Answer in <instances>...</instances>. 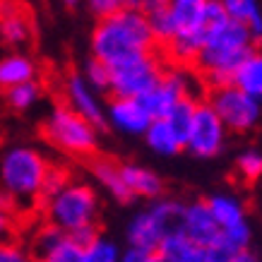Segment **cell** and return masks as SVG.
I'll return each instance as SVG.
<instances>
[{
	"instance_id": "obj_19",
	"label": "cell",
	"mask_w": 262,
	"mask_h": 262,
	"mask_svg": "<svg viewBox=\"0 0 262 262\" xmlns=\"http://www.w3.org/2000/svg\"><path fill=\"white\" fill-rule=\"evenodd\" d=\"M144 140L149 144V149H154L157 154L161 157H176V154H181L185 147H183L181 137L176 135L171 125H168L166 120H151L149 127H147V133H144Z\"/></svg>"
},
{
	"instance_id": "obj_16",
	"label": "cell",
	"mask_w": 262,
	"mask_h": 262,
	"mask_svg": "<svg viewBox=\"0 0 262 262\" xmlns=\"http://www.w3.org/2000/svg\"><path fill=\"white\" fill-rule=\"evenodd\" d=\"M120 173H123V181H125L133 198H144L151 202L164 198L166 185H164L159 173H154L144 166H137V164H120Z\"/></svg>"
},
{
	"instance_id": "obj_3",
	"label": "cell",
	"mask_w": 262,
	"mask_h": 262,
	"mask_svg": "<svg viewBox=\"0 0 262 262\" xmlns=\"http://www.w3.org/2000/svg\"><path fill=\"white\" fill-rule=\"evenodd\" d=\"M41 135L51 147L60 149L63 154H70L75 159H92L99 149V130L89 125L84 118H80L65 103L51 108V113L43 118Z\"/></svg>"
},
{
	"instance_id": "obj_15",
	"label": "cell",
	"mask_w": 262,
	"mask_h": 262,
	"mask_svg": "<svg viewBox=\"0 0 262 262\" xmlns=\"http://www.w3.org/2000/svg\"><path fill=\"white\" fill-rule=\"evenodd\" d=\"M89 164V173L96 178V183L106 188V192L111 195L116 202H123L127 205L130 200H135L127 190L125 181H123V173H120V164H116L113 159H106V157H92L87 159Z\"/></svg>"
},
{
	"instance_id": "obj_7",
	"label": "cell",
	"mask_w": 262,
	"mask_h": 262,
	"mask_svg": "<svg viewBox=\"0 0 262 262\" xmlns=\"http://www.w3.org/2000/svg\"><path fill=\"white\" fill-rule=\"evenodd\" d=\"M226 127L219 120L212 106L207 101H198L195 106V113H192V123L190 130H188V137H185V149L200 157V159H212L216 154L224 151V144H226Z\"/></svg>"
},
{
	"instance_id": "obj_1",
	"label": "cell",
	"mask_w": 262,
	"mask_h": 262,
	"mask_svg": "<svg viewBox=\"0 0 262 262\" xmlns=\"http://www.w3.org/2000/svg\"><path fill=\"white\" fill-rule=\"evenodd\" d=\"M157 43L151 36L147 12L137 8H123L111 17L96 19L92 32V58L108 68L154 53Z\"/></svg>"
},
{
	"instance_id": "obj_17",
	"label": "cell",
	"mask_w": 262,
	"mask_h": 262,
	"mask_svg": "<svg viewBox=\"0 0 262 262\" xmlns=\"http://www.w3.org/2000/svg\"><path fill=\"white\" fill-rule=\"evenodd\" d=\"M222 8L231 22L246 27L255 46L262 43V5L260 0H222Z\"/></svg>"
},
{
	"instance_id": "obj_29",
	"label": "cell",
	"mask_w": 262,
	"mask_h": 262,
	"mask_svg": "<svg viewBox=\"0 0 262 262\" xmlns=\"http://www.w3.org/2000/svg\"><path fill=\"white\" fill-rule=\"evenodd\" d=\"M238 253H241L238 248L233 246V243H229L224 236H219L214 243H209L207 248H202L205 262H233Z\"/></svg>"
},
{
	"instance_id": "obj_39",
	"label": "cell",
	"mask_w": 262,
	"mask_h": 262,
	"mask_svg": "<svg viewBox=\"0 0 262 262\" xmlns=\"http://www.w3.org/2000/svg\"><path fill=\"white\" fill-rule=\"evenodd\" d=\"M205 3H222V0H205Z\"/></svg>"
},
{
	"instance_id": "obj_31",
	"label": "cell",
	"mask_w": 262,
	"mask_h": 262,
	"mask_svg": "<svg viewBox=\"0 0 262 262\" xmlns=\"http://www.w3.org/2000/svg\"><path fill=\"white\" fill-rule=\"evenodd\" d=\"M0 262H32V257L22 241H5L0 243Z\"/></svg>"
},
{
	"instance_id": "obj_36",
	"label": "cell",
	"mask_w": 262,
	"mask_h": 262,
	"mask_svg": "<svg viewBox=\"0 0 262 262\" xmlns=\"http://www.w3.org/2000/svg\"><path fill=\"white\" fill-rule=\"evenodd\" d=\"M233 262H260V260H257V255L248 248V250H241V253L236 255V260H233Z\"/></svg>"
},
{
	"instance_id": "obj_14",
	"label": "cell",
	"mask_w": 262,
	"mask_h": 262,
	"mask_svg": "<svg viewBox=\"0 0 262 262\" xmlns=\"http://www.w3.org/2000/svg\"><path fill=\"white\" fill-rule=\"evenodd\" d=\"M36 63L32 56H27L22 51H12L8 56L0 58V92L5 94L8 89L27 84V82H36Z\"/></svg>"
},
{
	"instance_id": "obj_20",
	"label": "cell",
	"mask_w": 262,
	"mask_h": 262,
	"mask_svg": "<svg viewBox=\"0 0 262 262\" xmlns=\"http://www.w3.org/2000/svg\"><path fill=\"white\" fill-rule=\"evenodd\" d=\"M168 12L173 17L176 36L178 34H192L198 29L205 10V0H166Z\"/></svg>"
},
{
	"instance_id": "obj_2",
	"label": "cell",
	"mask_w": 262,
	"mask_h": 262,
	"mask_svg": "<svg viewBox=\"0 0 262 262\" xmlns=\"http://www.w3.org/2000/svg\"><path fill=\"white\" fill-rule=\"evenodd\" d=\"M48 166L46 157L34 147H12L0 157V190L15 202L19 219L41 209V188Z\"/></svg>"
},
{
	"instance_id": "obj_8",
	"label": "cell",
	"mask_w": 262,
	"mask_h": 262,
	"mask_svg": "<svg viewBox=\"0 0 262 262\" xmlns=\"http://www.w3.org/2000/svg\"><path fill=\"white\" fill-rule=\"evenodd\" d=\"M205 202L209 207L212 216H214L224 238L233 243L238 250H248L253 231H250V224H248L243 202L236 195H229V192H216L212 198H207Z\"/></svg>"
},
{
	"instance_id": "obj_5",
	"label": "cell",
	"mask_w": 262,
	"mask_h": 262,
	"mask_svg": "<svg viewBox=\"0 0 262 262\" xmlns=\"http://www.w3.org/2000/svg\"><path fill=\"white\" fill-rule=\"evenodd\" d=\"M212 111L219 116V120L224 123L226 133H250L260 125L262 120V103H257L255 99H250L248 94H243L238 87H222V89H212L207 92L205 99Z\"/></svg>"
},
{
	"instance_id": "obj_34",
	"label": "cell",
	"mask_w": 262,
	"mask_h": 262,
	"mask_svg": "<svg viewBox=\"0 0 262 262\" xmlns=\"http://www.w3.org/2000/svg\"><path fill=\"white\" fill-rule=\"evenodd\" d=\"M151 255L154 253H147V250H142V248H127L125 253H120L118 262H149Z\"/></svg>"
},
{
	"instance_id": "obj_6",
	"label": "cell",
	"mask_w": 262,
	"mask_h": 262,
	"mask_svg": "<svg viewBox=\"0 0 262 262\" xmlns=\"http://www.w3.org/2000/svg\"><path fill=\"white\" fill-rule=\"evenodd\" d=\"M166 63L161 60L159 51L140 56L135 60H127L123 65L111 68V87L108 92L113 99H142L157 82Z\"/></svg>"
},
{
	"instance_id": "obj_35",
	"label": "cell",
	"mask_w": 262,
	"mask_h": 262,
	"mask_svg": "<svg viewBox=\"0 0 262 262\" xmlns=\"http://www.w3.org/2000/svg\"><path fill=\"white\" fill-rule=\"evenodd\" d=\"M161 3H166V0H127V8H137V10H147L154 8V5H161Z\"/></svg>"
},
{
	"instance_id": "obj_18",
	"label": "cell",
	"mask_w": 262,
	"mask_h": 262,
	"mask_svg": "<svg viewBox=\"0 0 262 262\" xmlns=\"http://www.w3.org/2000/svg\"><path fill=\"white\" fill-rule=\"evenodd\" d=\"M233 87H238L243 94L262 103V48H255L238 65V70L233 75Z\"/></svg>"
},
{
	"instance_id": "obj_9",
	"label": "cell",
	"mask_w": 262,
	"mask_h": 262,
	"mask_svg": "<svg viewBox=\"0 0 262 262\" xmlns=\"http://www.w3.org/2000/svg\"><path fill=\"white\" fill-rule=\"evenodd\" d=\"M65 106H70L80 118H84L96 130H106V106L101 103V96L89 87L82 72H68L63 82Z\"/></svg>"
},
{
	"instance_id": "obj_13",
	"label": "cell",
	"mask_w": 262,
	"mask_h": 262,
	"mask_svg": "<svg viewBox=\"0 0 262 262\" xmlns=\"http://www.w3.org/2000/svg\"><path fill=\"white\" fill-rule=\"evenodd\" d=\"M164 238H166V229L161 226V222L154 216L151 209L137 212L127 224V241H130L133 248H142L147 253H157Z\"/></svg>"
},
{
	"instance_id": "obj_26",
	"label": "cell",
	"mask_w": 262,
	"mask_h": 262,
	"mask_svg": "<svg viewBox=\"0 0 262 262\" xmlns=\"http://www.w3.org/2000/svg\"><path fill=\"white\" fill-rule=\"evenodd\" d=\"M82 77H84V82L94 89L96 94H103V92H108V87H111V68L103 65L101 60H96V58H89L87 63H84Z\"/></svg>"
},
{
	"instance_id": "obj_38",
	"label": "cell",
	"mask_w": 262,
	"mask_h": 262,
	"mask_svg": "<svg viewBox=\"0 0 262 262\" xmlns=\"http://www.w3.org/2000/svg\"><path fill=\"white\" fill-rule=\"evenodd\" d=\"M82 0H63V5H68V8H77Z\"/></svg>"
},
{
	"instance_id": "obj_24",
	"label": "cell",
	"mask_w": 262,
	"mask_h": 262,
	"mask_svg": "<svg viewBox=\"0 0 262 262\" xmlns=\"http://www.w3.org/2000/svg\"><path fill=\"white\" fill-rule=\"evenodd\" d=\"M3 96H5V103L12 111H27L41 99V84L39 82H27V84L8 89Z\"/></svg>"
},
{
	"instance_id": "obj_37",
	"label": "cell",
	"mask_w": 262,
	"mask_h": 262,
	"mask_svg": "<svg viewBox=\"0 0 262 262\" xmlns=\"http://www.w3.org/2000/svg\"><path fill=\"white\" fill-rule=\"evenodd\" d=\"M149 262H171V260H166V257H164V255H159V253H154Z\"/></svg>"
},
{
	"instance_id": "obj_22",
	"label": "cell",
	"mask_w": 262,
	"mask_h": 262,
	"mask_svg": "<svg viewBox=\"0 0 262 262\" xmlns=\"http://www.w3.org/2000/svg\"><path fill=\"white\" fill-rule=\"evenodd\" d=\"M147 22H149L151 36H154V43H157V51L161 46H166L168 41L176 36V24L173 17L168 12V5L161 3V5H154V8L147 10Z\"/></svg>"
},
{
	"instance_id": "obj_27",
	"label": "cell",
	"mask_w": 262,
	"mask_h": 262,
	"mask_svg": "<svg viewBox=\"0 0 262 262\" xmlns=\"http://www.w3.org/2000/svg\"><path fill=\"white\" fill-rule=\"evenodd\" d=\"M120 250L118 246L108 241L106 236H99L96 241H92L84 253H82V262H118Z\"/></svg>"
},
{
	"instance_id": "obj_12",
	"label": "cell",
	"mask_w": 262,
	"mask_h": 262,
	"mask_svg": "<svg viewBox=\"0 0 262 262\" xmlns=\"http://www.w3.org/2000/svg\"><path fill=\"white\" fill-rule=\"evenodd\" d=\"M151 118L140 99H111L106 106V125L125 135H144Z\"/></svg>"
},
{
	"instance_id": "obj_4",
	"label": "cell",
	"mask_w": 262,
	"mask_h": 262,
	"mask_svg": "<svg viewBox=\"0 0 262 262\" xmlns=\"http://www.w3.org/2000/svg\"><path fill=\"white\" fill-rule=\"evenodd\" d=\"M41 209H43V216H46L43 222L60 229L65 236H70V233L84 229V226L96 224L99 198H96V190L89 183L70 181Z\"/></svg>"
},
{
	"instance_id": "obj_30",
	"label": "cell",
	"mask_w": 262,
	"mask_h": 262,
	"mask_svg": "<svg viewBox=\"0 0 262 262\" xmlns=\"http://www.w3.org/2000/svg\"><path fill=\"white\" fill-rule=\"evenodd\" d=\"M82 253H84V248H80L72 238L65 236L56 250L46 257V262H82Z\"/></svg>"
},
{
	"instance_id": "obj_32",
	"label": "cell",
	"mask_w": 262,
	"mask_h": 262,
	"mask_svg": "<svg viewBox=\"0 0 262 262\" xmlns=\"http://www.w3.org/2000/svg\"><path fill=\"white\" fill-rule=\"evenodd\" d=\"M87 3L89 12L96 17V19H103V17H111L116 12H120L123 8H127V0H84Z\"/></svg>"
},
{
	"instance_id": "obj_33",
	"label": "cell",
	"mask_w": 262,
	"mask_h": 262,
	"mask_svg": "<svg viewBox=\"0 0 262 262\" xmlns=\"http://www.w3.org/2000/svg\"><path fill=\"white\" fill-rule=\"evenodd\" d=\"M5 241H19V222L0 207V243Z\"/></svg>"
},
{
	"instance_id": "obj_23",
	"label": "cell",
	"mask_w": 262,
	"mask_h": 262,
	"mask_svg": "<svg viewBox=\"0 0 262 262\" xmlns=\"http://www.w3.org/2000/svg\"><path fill=\"white\" fill-rule=\"evenodd\" d=\"M195 106H198V101H192V99H181V101H178L173 108H171V113H168L166 118H164L168 125H171V130H173L176 135L181 137L183 147H185V137H188V130H190Z\"/></svg>"
},
{
	"instance_id": "obj_11",
	"label": "cell",
	"mask_w": 262,
	"mask_h": 262,
	"mask_svg": "<svg viewBox=\"0 0 262 262\" xmlns=\"http://www.w3.org/2000/svg\"><path fill=\"white\" fill-rule=\"evenodd\" d=\"M181 231L185 238H190L195 246L200 248H207L209 243H214L222 231L216 226L214 216L209 212L205 200H195V202H188L185 209H183V224H181Z\"/></svg>"
},
{
	"instance_id": "obj_28",
	"label": "cell",
	"mask_w": 262,
	"mask_h": 262,
	"mask_svg": "<svg viewBox=\"0 0 262 262\" xmlns=\"http://www.w3.org/2000/svg\"><path fill=\"white\" fill-rule=\"evenodd\" d=\"M70 181H72V176H70L68 168L65 166H53V164H51L48 171H46V178H43V188H41V207L46 205L53 195H58V192L63 190Z\"/></svg>"
},
{
	"instance_id": "obj_10",
	"label": "cell",
	"mask_w": 262,
	"mask_h": 262,
	"mask_svg": "<svg viewBox=\"0 0 262 262\" xmlns=\"http://www.w3.org/2000/svg\"><path fill=\"white\" fill-rule=\"evenodd\" d=\"M0 39L15 51L32 43L34 19L22 0H0Z\"/></svg>"
},
{
	"instance_id": "obj_21",
	"label": "cell",
	"mask_w": 262,
	"mask_h": 262,
	"mask_svg": "<svg viewBox=\"0 0 262 262\" xmlns=\"http://www.w3.org/2000/svg\"><path fill=\"white\" fill-rule=\"evenodd\" d=\"M63 238H65V233L60 229L51 226L48 222L39 224V226L34 229L29 243H27V250H29L32 262H46V257L56 250L58 243H60Z\"/></svg>"
},
{
	"instance_id": "obj_25",
	"label": "cell",
	"mask_w": 262,
	"mask_h": 262,
	"mask_svg": "<svg viewBox=\"0 0 262 262\" xmlns=\"http://www.w3.org/2000/svg\"><path fill=\"white\" fill-rule=\"evenodd\" d=\"M236 176L243 183H255L262 178V149L248 147L236 157Z\"/></svg>"
}]
</instances>
